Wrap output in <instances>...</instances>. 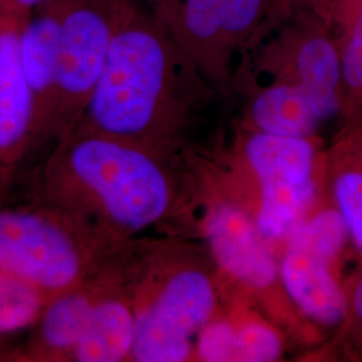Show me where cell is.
<instances>
[{
  "label": "cell",
  "mask_w": 362,
  "mask_h": 362,
  "mask_svg": "<svg viewBox=\"0 0 362 362\" xmlns=\"http://www.w3.org/2000/svg\"><path fill=\"white\" fill-rule=\"evenodd\" d=\"M42 204L112 246L184 214L173 161L110 136L70 130L52 145L40 173Z\"/></svg>",
  "instance_id": "1"
},
{
  "label": "cell",
  "mask_w": 362,
  "mask_h": 362,
  "mask_svg": "<svg viewBox=\"0 0 362 362\" xmlns=\"http://www.w3.org/2000/svg\"><path fill=\"white\" fill-rule=\"evenodd\" d=\"M118 7L119 0H69L45 141L54 145L79 122L104 70Z\"/></svg>",
  "instance_id": "5"
},
{
  "label": "cell",
  "mask_w": 362,
  "mask_h": 362,
  "mask_svg": "<svg viewBox=\"0 0 362 362\" xmlns=\"http://www.w3.org/2000/svg\"><path fill=\"white\" fill-rule=\"evenodd\" d=\"M263 0H216L220 27L224 39L247 33L258 19Z\"/></svg>",
  "instance_id": "20"
},
{
  "label": "cell",
  "mask_w": 362,
  "mask_h": 362,
  "mask_svg": "<svg viewBox=\"0 0 362 362\" xmlns=\"http://www.w3.org/2000/svg\"><path fill=\"white\" fill-rule=\"evenodd\" d=\"M121 263L134 313L130 361H192L194 338L219 313L215 274L189 247L173 240L134 239Z\"/></svg>",
  "instance_id": "3"
},
{
  "label": "cell",
  "mask_w": 362,
  "mask_h": 362,
  "mask_svg": "<svg viewBox=\"0 0 362 362\" xmlns=\"http://www.w3.org/2000/svg\"><path fill=\"white\" fill-rule=\"evenodd\" d=\"M112 246L54 208L0 211V270L57 297L103 269Z\"/></svg>",
  "instance_id": "4"
},
{
  "label": "cell",
  "mask_w": 362,
  "mask_h": 362,
  "mask_svg": "<svg viewBox=\"0 0 362 362\" xmlns=\"http://www.w3.org/2000/svg\"><path fill=\"white\" fill-rule=\"evenodd\" d=\"M50 298L34 286L0 270V334L37 324Z\"/></svg>",
  "instance_id": "17"
},
{
  "label": "cell",
  "mask_w": 362,
  "mask_h": 362,
  "mask_svg": "<svg viewBox=\"0 0 362 362\" xmlns=\"http://www.w3.org/2000/svg\"><path fill=\"white\" fill-rule=\"evenodd\" d=\"M233 317L236 325L233 362H272L281 357L282 339L270 325L242 313Z\"/></svg>",
  "instance_id": "18"
},
{
  "label": "cell",
  "mask_w": 362,
  "mask_h": 362,
  "mask_svg": "<svg viewBox=\"0 0 362 362\" xmlns=\"http://www.w3.org/2000/svg\"><path fill=\"white\" fill-rule=\"evenodd\" d=\"M21 28H0V168L13 167L33 143L34 101L19 54Z\"/></svg>",
  "instance_id": "12"
},
{
  "label": "cell",
  "mask_w": 362,
  "mask_h": 362,
  "mask_svg": "<svg viewBox=\"0 0 362 362\" xmlns=\"http://www.w3.org/2000/svg\"><path fill=\"white\" fill-rule=\"evenodd\" d=\"M279 274L287 294L309 318L342 324L345 293L332 266L348 236L337 209H324L291 231Z\"/></svg>",
  "instance_id": "7"
},
{
  "label": "cell",
  "mask_w": 362,
  "mask_h": 362,
  "mask_svg": "<svg viewBox=\"0 0 362 362\" xmlns=\"http://www.w3.org/2000/svg\"><path fill=\"white\" fill-rule=\"evenodd\" d=\"M235 333V317L218 313L194 338L192 361L233 362Z\"/></svg>",
  "instance_id": "19"
},
{
  "label": "cell",
  "mask_w": 362,
  "mask_h": 362,
  "mask_svg": "<svg viewBox=\"0 0 362 362\" xmlns=\"http://www.w3.org/2000/svg\"><path fill=\"white\" fill-rule=\"evenodd\" d=\"M342 324L346 325V336L350 342L362 349V272L345 293V315Z\"/></svg>",
  "instance_id": "22"
},
{
  "label": "cell",
  "mask_w": 362,
  "mask_h": 362,
  "mask_svg": "<svg viewBox=\"0 0 362 362\" xmlns=\"http://www.w3.org/2000/svg\"><path fill=\"white\" fill-rule=\"evenodd\" d=\"M243 161L258 187L252 209L267 242L291 233L314 197V151L306 137L252 132L243 144Z\"/></svg>",
  "instance_id": "6"
},
{
  "label": "cell",
  "mask_w": 362,
  "mask_h": 362,
  "mask_svg": "<svg viewBox=\"0 0 362 362\" xmlns=\"http://www.w3.org/2000/svg\"><path fill=\"white\" fill-rule=\"evenodd\" d=\"M327 177L336 209L362 250V139L338 144L329 156Z\"/></svg>",
  "instance_id": "15"
},
{
  "label": "cell",
  "mask_w": 362,
  "mask_h": 362,
  "mask_svg": "<svg viewBox=\"0 0 362 362\" xmlns=\"http://www.w3.org/2000/svg\"><path fill=\"white\" fill-rule=\"evenodd\" d=\"M181 54L209 76L223 70L224 37L216 0H140Z\"/></svg>",
  "instance_id": "11"
},
{
  "label": "cell",
  "mask_w": 362,
  "mask_h": 362,
  "mask_svg": "<svg viewBox=\"0 0 362 362\" xmlns=\"http://www.w3.org/2000/svg\"><path fill=\"white\" fill-rule=\"evenodd\" d=\"M69 0H47L19 31V54L34 101L33 143L45 141L55 90L62 19Z\"/></svg>",
  "instance_id": "10"
},
{
  "label": "cell",
  "mask_w": 362,
  "mask_h": 362,
  "mask_svg": "<svg viewBox=\"0 0 362 362\" xmlns=\"http://www.w3.org/2000/svg\"><path fill=\"white\" fill-rule=\"evenodd\" d=\"M134 342V313L121 276L91 313L89 324L76 346L71 361H130Z\"/></svg>",
  "instance_id": "13"
},
{
  "label": "cell",
  "mask_w": 362,
  "mask_h": 362,
  "mask_svg": "<svg viewBox=\"0 0 362 362\" xmlns=\"http://www.w3.org/2000/svg\"><path fill=\"white\" fill-rule=\"evenodd\" d=\"M119 276L121 250L79 285L52 298L37 321L38 334L33 346L35 360L71 361L97 302Z\"/></svg>",
  "instance_id": "9"
},
{
  "label": "cell",
  "mask_w": 362,
  "mask_h": 362,
  "mask_svg": "<svg viewBox=\"0 0 362 362\" xmlns=\"http://www.w3.org/2000/svg\"><path fill=\"white\" fill-rule=\"evenodd\" d=\"M208 196L200 233L218 270L246 291H269L279 267L246 200L219 191Z\"/></svg>",
  "instance_id": "8"
},
{
  "label": "cell",
  "mask_w": 362,
  "mask_h": 362,
  "mask_svg": "<svg viewBox=\"0 0 362 362\" xmlns=\"http://www.w3.org/2000/svg\"><path fill=\"white\" fill-rule=\"evenodd\" d=\"M194 71L140 0H119L104 70L74 129L175 161L188 127Z\"/></svg>",
  "instance_id": "2"
},
{
  "label": "cell",
  "mask_w": 362,
  "mask_h": 362,
  "mask_svg": "<svg viewBox=\"0 0 362 362\" xmlns=\"http://www.w3.org/2000/svg\"><path fill=\"white\" fill-rule=\"evenodd\" d=\"M298 83L329 118L338 109L341 62L336 49L326 39L306 42L297 58Z\"/></svg>",
  "instance_id": "16"
},
{
  "label": "cell",
  "mask_w": 362,
  "mask_h": 362,
  "mask_svg": "<svg viewBox=\"0 0 362 362\" xmlns=\"http://www.w3.org/2000/svg\"><path fill=\"white\" fill-rule=\"evenodd\" d=\"M15 6L23 8V10H31L34 8L35 6H38L43 1H47V0H11Z\"/></svg>",
  "instance_id": "23"
},
{
  "label": "cell",
  "mask_w": 362,
  "mask_h": 362,
  "mask_svg": "<svg viewBox=\"0 0 362 362\" xmlns=\"http://www.w3.org/2000/svg\"><path fill=\"white\" fill-rule=\"evenodd\" d=\"M341 76L353 90H362V0L357 25L350 35L342 57Z\"/></svg>",
  "instance_id": "21"
},
{
  "label": "cell",
  "mask_w": 362,
  "mask_h": 362,
  "mask_svg": "<svg viewBox=\"0 0 362 362\" xmlns=\"http://www.w3.org/2000/svg\"><path fill=\"white\" fill-rule=\"evenodd\" d=\"M257 132L308 137L326 119L299 83H278L258 93L250 107Z\"/></svg>",
  "instance_id": "14"
}]
</instances>
